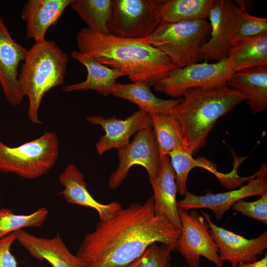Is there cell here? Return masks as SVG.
Masks as SVG:
<instances>
[{"mask_svg": "<svg viewBox=\"0 0 267 267\" xmlns=\"http://www.w3.org/2000/svg\"><path fill=\"white\" fill-rule=\"evenodd\" d=\"M246 100L226 84L186 90L181 101L170 111L183 141L193 155L206 143L217 120Z\"/></svg>", "mask_w": 267, "mask_h": 267, "instance_id": "obj_3", "label": "cell"}, {"mask_svg": "<svg viewBox=\"0 0 267 267\" xmlns=\"http://www.w3.org/2000/svg\"><path fill=\"white\" fill-rule=\"evenodd\" d=\"M118 150L119 163L117 169L110 176L108 186L110 188L118 187L134 165L143 167L149 178L157 176L160 159L152 127L137 132L132 141Z\"/></svg>", "mask_w": 267, "mask_h": 267, "instance_id": "obj_10", "label": "cell"}, {"mask_svg": "<svg viewBox=\"0 0 267 267\" xmlns=\"http://www.w3.org/2000/svg\"><path fill=\"white\" fill-rule=\"evenodd\" d=\"M76 39L79 52L123 73L134 82L153 86L178 68L159 49L140 40L101 34L88 27L81 29Z\"/></svg>", "mask_w": 267, "mask_h": 267, "instance_id": "obj_2", "label": "cell"}, {"mask_svg": "<svg viewBox=\"0 0 267 267\" xmlns=\"http://www.w3.org/2000/svg\"><path fill=\"white\" fill-rule=\"evenodd\" d=\"M151 86L150 84L141 81L128 84L116 83L111 95L127 100L136 105L139 110L151 115L169 113L182 99V97L177 99L160 98L152 92Z\"/></svg>", "mask_w": 267, "mask_h": 267, "instance_id": "obj_22", "label": "cell"}, {"mask_svg": "<svg viewBox=\"0 0 267 267\" xmlns=\"http://www.w3.org/2000/svg\"><path fill=\"white\" fill-rule=\"evenodd\" d=\"M71 56L86 67L88 75L85 81L63 87L65 92L91 90L106 97L112 94L116 80L126 76L123 73L106 66L77 50L72 52Z\"/></svg>", "mask_w": 267, "mask_h": 267, "instance_id": "obj_21", "label": "cell"}, {"mask_svg": "<svg viewBox=\"0 0 267 267\" xmlns=\"http://www.w3.org/2000/svg\"><path fill=\"white\" fill-rule=\"evenodd\" d=\"M58 154V139L53 132H45L34 140L13 147L0 140V172L36 178L54 166Z\"/></svg>", "mask_w": 267, "mask_h": 267, "instance_id": "obj_6", "label": "cell"}, {"mask_svg": "<svg viewBox=\"0 0 267 267\" xmlns=\"http://www.w3.org/2000/svg\"><path fill=\"white\" fill-rule=\"evenodd\" d=\"M211 25L207 19L177 23H161L142 42L159 49L178 68L202 60L201 48L208 40Z\"/></svg>", "mask_w": 267, "mask_h": 267, "instance_id": "obj_5", "label": "cell"}, {"mask_svg": "<svg viewBox=\"0 0 267 267\" xmlns=\"http://www.w3.org/2000/svg\"><path fill=\"white\" fill-rule=\"evenodd\" d=\"M16 240L15 232L0 239V267H17V263L10 251L13 243Z\"/></svg>", "mask_w": 267, "mask_h": 267, "instance_id": "obj_32", "label": "cell"}, {"mask_svg": "<svg viewBox=\"0 0 267 267\" xmlns=\"http://www.w3.org/2000/svg\"><path fill=\"white\" fill-rule=\"evenodd\" d=\"M47 215L48 211L44 207L40 208L28 215H17L10 209L0 208V239L25 227L42 225Z\"/></svg>", "mask_w": 267, "mask_h": 267, "instance_id": "obj_28", "label": "cell"}, {"mask_svg": "<svg viewBox=\"0 0 267 267\" xmlns=\"http://www.w3.org/2000/svg\"><path fill=\"white\" fill-rule=\"evenodd\" d=\"M59 180L64 187L63 190L59 194L63 195L68 203L95 210L101 221L112 219L122 208V205L118 202L103 204L95 200L87 189L84 175L74 164L66 166L60 174Z\"/></svg>", "mask_w": 267, "mask_h": 267, "instance_id": "obj_17", "label": "cell"}, {"mask_svg": "<svg viewBox=\"0 0 267 267\" xmlns=\"http://www.w3.org/2000/svg\"><path fill=\"white\" fill-rule=\"evenodd\" d=\"M211 33L201 48V58L215 62L225 58L233 45L237 6L230 0H216L209 17Z\"/></svg>", "mask_w": 267, "mask_h": 267, "instance_id": "obj_13", "label": "cell"}, {"mask_svg": "<svg viewBox=\"0 0 267 267\" xmlns=\"http://www.w3.org/2000/svg\"><path fill=\"white\" fill-rule=\"evenodd\" d=\"M216 0H160L157 14L161 23L192 21L209 17Z\"/></svg>", "mask_w": 267, "mask_h": 267, "instance_id": "obj_24", "label": "cell"}, {"mask_svg": "<svg viewBox=\"0 0 267 267\" xmlns=\"http://www.w3.org/2000/svg\"></svg>", "mask_w": 267, "mask_h": 267, "instance_id": "obj_34", "label": "cell"}, {"mask_svg": "<svg viewBox=\"0 0 267 267\" xmlns=\"http://www.w3.org/2000/svg\"><path fill=\"white\" fill-rule=\"evenodd\" d=\"M169 156L176 175V183L178 193L184 196L188 191L186 181L190 171L195 167H202L210 171L222 180L226 175L219 173L210 161L203 158L195 159L184 147H180L172 151Z\"/></svg>", "mask_w": 267, "mask_h": 267, "instance_id": "obj_26", "label": "cell"}, {"mask_svg": "<svg viewBox=\"0 0 267 267\" xmlns=\"http://www.w3.org/2000/svg\"><path fill=\"white\" fill-rule=\"evenodd\" d=\"M15 233L16 240L33 258L45 260L52 267H87L81 258L69 251L58 233L52 238L37 237L22 229Z\"/></svg>", "mask_w": 267, "mask_h": 267, "instance_id": "obj_16", "label": "cell"}, {"mask_svg": "<svg viewBox=\"0 0 267 267\" xmlns=\"http://www.w3.org/2000/svg\"><path fill=\"white\" fill-rule=\"evenodd\" d=\"M231 208L267 225V192L255 201L240 200L235 203Z\"/></svg>", "mask_w": 267, "mask_h": 267, "instance_id": "obj_31", "label": "cell"}, {"mask_svg": "<svg viewBox=\"0 0 267 267\" xmlns=\"http://www.w3.org/2000/svg\"><path fill=\"white\" fill-rule=\"evenodd\" d=\"M149 179L154 192L155 214L165 216L180 234L181 225L176 200L178 190L176 175L169 155L160 159L157 176Z\"/></svg>", "mask_w": 267, "mask_h": 267, "instance_id": "obj_19", "label": "cell"}, {"mask_svg": "<svg viewBox=\"0 0 267 267\" xmlns=\"http://www.w3.org/2000/svg\"><path fill=\"white\" fill-rule=\"evenodd\" d=\"M173 251L169 245L154 243L138 258L123 267H172L171 253Z\"/></svg>", "mask_w": 267, "mask_h": 267, "instance_id": "obj_30", "label": "cell"}, {"mask_svg": "<svg viewBox=\"0 0 267 267\" xmlns=\"http://www.w3.org/2000/svg\"><path fill=\"white\" fill-rule=\"evenodd\" d=\"M236 267H267V255L259 261L248 264H241Z\"/></svg>", "mask_w": 267, "mask_h": 267, "instance_id": "obj_33", "label": "cell"}, {"mask_svg": "<svg viewBox=\"0 0 267 267\" xmlns=\"http://www.w3.org/2000/svg\"><path fill=\"white\" fill-rule=\"evenodd\" d=\"M227 58L235 73L267 67V34L237 42Z\"/></svg>", "mask_w": 267, "mask_h": 267, "instance_id": "obj_23", "label": "cell"}, {"mask_svg": "<svg viewBox=\"0 0 267 267\" xmlns=\"http://www.w3.org/2000/svg\"><path fill=\"white\" fill-rule=\"evenodd\" d=\"M160 0H112L108 28L110 34L125 39H144L160 24Z\"/></svg>", "mask_w": 267, "mask_h": 267, "instance_id": "obj_8", "label": "cell"}, {"mask_svg": "<svg viewBox=\"0 0 267 267\" xmlns=\"http://www.w3.org/2000/svg\"><path fill=\"white\" fill-rule=\"evenodd\" d=\"M73 0H28L23 6L21 18L26 22V39L35 43L45 41L48 28L57 24Z\"/></svg>", "mask_w": 267, "mask_h": 267, "instance_id": "obj_18", "label": "cell"}, {"mask_svg": "<svg viewBox=\"0 0 267 267\" xmlns=\"http://www.w3.org/2000/svg\"><path fill=\"white\" fill-rule=\"evenodd\" d=\"M181 230L176 250L184 258L188 267H198L201 256L222 267L218 248L209 233V225L204 217L196 211L188 212L178 209Z\"/></svg>", "mask_w": 267, "mask_h": 267, "instance_id": "obj_9", "label": "cell"}, {"mask_svg": "<svg viewBox=\"0 0 267 267\" xmlns=\"http://www.w3.org/2000/svg\"><path fill=\"white\" fill-rule=\"evenodd\" d=\"M235 72L227 58L214 63L207 61L177 68L153 85L154 90L177 99L187 89L226 84Z\"/></svg>", "mask_w": 267, "mask_h": 267, "instance_id": "obj_7", "label": "cell"}, {"mask_svg": "<svg viewBox=\"0 0 267 267\" xmlns=\"http://www.w3.org/2000/svg\"><path fill=\"white\" fill-rule=\"evenodd\" d=\"M151 117L160 159L177 148L184 147L180 134L169 113L154 114Z\"/></svg>", "mask_w": 267, "mask_h": 267, "instance_id": "obj_27", "label": "cell"}, {"mask_svg": "<svg viewBox=\"0 0 267 267\" xmlns=\"http://www.w3.org/2000/svg\"><path fill=\"white\" fill-rule=\"evenodd\" d=\"M86 119L92 125L100 126L105 132L95 144L99 155L112 148H123L134 134L152 127L151 114L142 110L134 112L125 120L101 116H89Z\"/></svg>", "mask_w": 267, "mask_h": 267, "instance_id": "obj_15", "label": "cell"}, {"mask_svg": "<svg viewBox=\"0 0 267 267\" xmlns=\"http://www.w3.org/2000/svg\"><path fill=\"white\" fill-rule=\"evenodd\" d=\"M112 0H73L70 6L93 32L109 34V20Z\"/></svg>", "mask_w": 267, "mask_h": 267, "instance_id": "obj_25", "label": "cell"}, {"mask_svg": "<svg viewBox=\"0 0 267 267\" xmlns=\"http://www.w3.org/2000/svg\"><path fill=\"white\" fill-rule=\"evenodd\" d=\"M209 225V233L218 248L222 262L230 263L232 267L258 261L267 248V231L265 230L255 238L247 239L212 222L210 216L202 212Z\"/></svg>", "mask_w": 267, "mask_h": 267, "instance_id": "obj_12", "label": "cell"}, {"mask_svg": "<svg viewBox=\"0 0 267 267\" xmlns=\"http://www.w3.org/2000/svg\"><path fill=\"white\" fill-rule=\"evenodd\" d=\"M267 192V166L263 164L248 183L238 189L203 196H197L187 191L183 199L177 201V206L178 209L187 211L191 209H209L212 211L215 218L220 220L238 201L252 196H262Z\"/></svg>", "mask_w": 267, "mask_h": 267, "instance_id": "obj_11", "label": "cell"}, {"mask_svg": "<svg viewBox=\"0 0 267 267\" xmlns=\"http://www.w3.org/2000/svg\"><path fill=\"white\" fill-rule=\"evenodd\" d=\"M28 50L11 37L0 15V86L8 102L20 104L24 96L20 87L19 66L26 58Z\"/></svg>", "mask_w": 267, "mask_h": 267, "instance_id": "obj_14", "label": "cell"}, {"mask_svg": "<svg viewBox=\"0 0 267 267\" xmlns=\"http://www.w3.org/2000/svg\"><path fill=\"white\" fill-rule=\"evenodd\" d=\"M68 60L53 41L35 43L28 50L18 80L23 95L28 98V116L33 124L41 123L38 113L44 94L63 85Z\"/></svg>", "mask_w": 267, "mask_h": 267, "instance_id": "obj_4", "label": "cell"}, {"mask_svg": "<svg viewBox=\"0 0 267 267\" xmlns=\"http://www.w3.org/2000/svg\"><path fill=\"white\" fill-rule=\"evenodd\" d=\"M235 1L237 18L233 46L241 41L267 34V19L250 15L240 0Z\"/></svg>", "mask_w": 267, "mask_h": 267, "instance_id": "obj_29", "label": "cell"}, {"mask_svg": "<svg viewBox=\"0 0 267 267\" xmlns=\"http://www.w3.org/2000/svg\"><path fill=\"white\" fill-rule=\"evenodd\" d=\"M179 233L164 216L155 214L153 196L134 203L106 221H100L87 234L76 255L87 267H123L154 243L176 250Z\"/></svg>", "mask_w": 267, "mask_h": 267, "instance_id": "obj_1", "label": "cell"}, {"mask_svg": "<svg viewBox=\"0 0 267 267\" xmlns=\"http://www.w3.org/2000/svg\"><path fill=\"white\" fill-rule=\"evenodd\" d=\"M226 85L243 94L253 114L267 109V67L233 74Z\"/></svg>", "mask_w": 267, "mask_h": 267, "instance_id": "obj_20", "label": "cell"}]
</instances>
